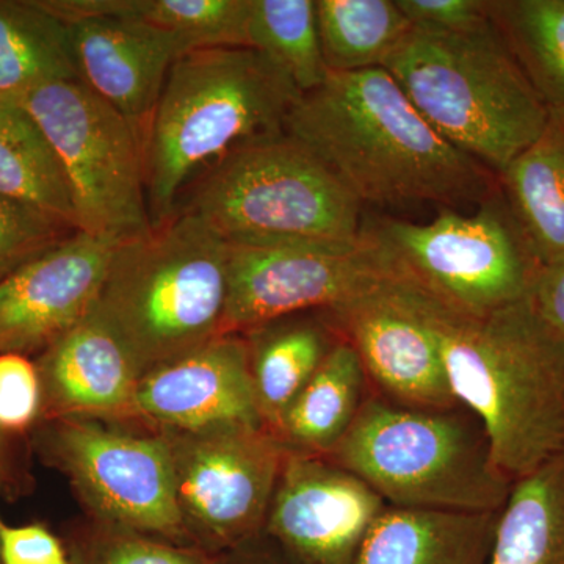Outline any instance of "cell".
<instances>
[{"label":"cell","mask_w":564,"mask_h":564,"mask_svg":"<svg viewBox=\"0 0 564 564\" xmlns=\"http://www.w3.org/2000/svg\"><path fill=\"white\" fill-rule=\"evenodd\" d=\"M284 132L314 151L362 206L455 209L500 188L499 176L434 131L384 68L329 73L300 96Z\"/></svg>","instance_id":"6da1fadb"},{"label":"cell","mask_w":564,"mask_h":564,"mask_svg":"<svg viewBox=\"0 0 564 564\" xmlns=\"http://www.w3.org/2000/svg\"><path fill=\"white\" fill-rule=\"evenodd\" d=\"M404 285L436 336L456 402L480 423L499 473L514 484L564 455V337L532 295L469 315Z\"/></svg>","instance_id":"7a4b0ae2"},{"label":"cell","mask_w":564,"mask_h":564,"mask_svg":"<svg viewBox=\"0 0 564 564\" xmlns=\"http://www.w3.org/2000/svg\"><path fill=\"white\" fill-rule=\"evenodd\" d=\"M299 88L251 47L192 51L173 63L141 129L152 225L245 144L284 132Z\"/></svg>","instance_id":"3957f363"},{"label":"cell","mask_w":564,"mask_h":564,"mask_svg":"<svg viewBox=\"0 0 564 564\" xmlns=\"http://www.w3.org/2000/svg\"><path fill=\"white\" fill-rule=\"evenodd\" d=\"M229 243L187 212L115 245L93 313L141 377L225 334Z\"/></svg>","instance_id":"277c9868"},{"label":"cell","mask_w":564,"mask_h":564,"mask_svg":"<svg viewBox=\"0 0 564 564\" xmlns=\"http://www.w3.org/2000/svg\"><path fill=\"white\" fill-rule=\"evenodd\" d=\"M384 69L434 131L496 176L547 126V110L491 18L464 32L413 28Z\"/></svg>","instance_id":"5b68a950"},{"label":"cell","mask_w":564,"mask_h":564,"mask_svg":"<svg viewBox=\"0 0 564 564\" xmlns=\"http://www.w3.org/2000/svg\"><path fill=\"white\" fill-rule=\"evenodd\" d=\"M367 399L325 456L361 478L389 507L496 513L511 484L497 469L473 415Z\"/></svg>","instance_id":"8992f818"},{"label":"cell","mask_w":564,"mask_h":564,"mask_svg":"<svg viewBox=\"0 0 564 564\" xmlns=\"http://www.w3.org/2000/svg\"><path fill=\"white\" fill-rule=\"evenodd\" d=\"M362 204L288 132L245 144L185 193L176 212L231 245L347 243L362 236Z\"/></svg>","instance_id":"52a82bcc"},{"label":"cell","mask_w":564,"mask_h":564,"mask_svg":"<svg viewBox=\"0 0 564 564\" xmlns=\"http://www.w3.org/2000/svg\"><path fill=\"white\" fill-rule=\"evenodd\" d=\"M362 229L399 280L456 313L484 315L529 299L541 269L502 188L474 214L441 209L429 223L384 217L364 220Z\"/></svg>","instance_id":"ba28073f"},{"label":"cell","mask_w":564,"mask_h":564,"mask_svg":"<svg viewBox=\"0 0 564 564\" xmlns=\"http://www.w3.org/2000/svg\"><path fill=\"white\" fill-rule=\"evenodd\" d=\"M14 101L54 148L79 231L121 242L151 228L139 126L80 80L43 85Z\"/></svg>","instance_id":"9c48e42d"},{"label":"cell","mask_w":564,"mask_h":564,"mask_svg":"<svg viewBox=\"0 0 564 564\" xmlns=\"http://www.w3.org/2000/svg\"><path fill=\"white\" fill-rule=\"evenodd\" d=\"M35 445L61 470L88 519L192 544L177 507L172 452L162 433L95 419L41 422Z\"/></svg>","instance_id":"30bf717a"},{"label":"cell","mask_w":564,"mask_h":564,"mask_svg":"<svg viewBox=\"0 0 564 564\" xmlns=\"http://www.w3.org/2000/svg\"><path fill=\"white\" fill-rule=\"evenodd\" d=\"M162 434L192 543L220 554L256 543L265 530L288 447L263 426Z\"/></svg>","instance_id":"8fae6325"},{"label":"cell","mask_w":564,"mask_h":564,"mask_svg":"<svg viewBox=\"0 0 564 564\" xmlns=\"http://www.w3.org/2000/svg\"><path fill=\"white\" fill-rule=\"evenodd\" d=\"M399 280L364 231L347 243H229L225 334L302 313H329L381 282Z\"/></svg>","instance_id":"7c38bea8"},{"label":"cell","mask_w":564,"mask_h":564,"mask_svg":"<svg viewBox=\"0 0 564 564\" xmlns=\"http://www.w3.org/2000/svg\"><path fill=\"white\" fill-rule=\"evenodd\" d=\"M389 505L325 456L289 451L265 532L288 564H352Z\"/></svg>","instance_id":"4fadbf2b"},{"label":"cell","mask_w":564,"mask_h":564,"mask_svg":"<svg viewBox=\"0 0 564 564\" xmlns=\"http://www.w3.org/2000/svg\"><path fill=\"white\" fill-rule=\"evenodd\" d=\"M328 314L391 402L426 411L459 408L436 336L403 281L381 282Z\"/></svg>","instance_id":"5bb4252c"},{"label":"cell","mask_w":564,"mask_h":564,"mask_svg":"<svg viewBox=\"0 0 564 564\" xmlns=\"http://www.w3.org/2000/svg\"><path fill=\"white\" fill-rule=\"evenodd\" d=\"M131 425L158 433L263 426L242 334H221L144 373Z\"/></svg>","instance_id":"9a60e30c"},{"label":"cell","mask_w":564,"mask_h":564,"mask_svg":"<svg viewBox=\"0 0 564 564\" xmlns=\"http://www.w3.org/2000/svg\"><path fill=\"white\" fill-rule=\"evenodd\" d=\"M115 240L74 232L0 281V352L39 356L95 306Z\"/></svg>","instance_id":"2e32d148"},{"label":"cell","mask_w":564,"mask_h":564,"mask_svg":"<svg viewBox=\"0 0 564 564\" xmlns=\"http://www.w3.org/2000/svg\"><path fill=\"white\" fill-rule=\"evenodd\" d=\"M35 364L43 395L41 422L79 417L131 425L141 375L93 311L41 351Z\"/></svg>","instance_id":"e0dca14e"},{"label":"cell","mask_w":564,"mask_h":564,"mask_svg":"<svg viewBox=\"0 0 564 564\" xmlns=\"http://www.w3.org/2000/svg\"><path fill=\"white\" fill-rule=\"evenodd\" d=\"M68 25L82 84L143 129L173 63L185 54L177 40L121 17H85Z\"/></svg>","instance_id":"ac0fdd59"},{"label":"cell","mask_w":564,"mask_h":564,"mask_svg":"<svg viewBox=\"0 0 564 564\" xmlns=\"http://www.w3.org/2000/svg\"><path fill=\"white\" fill-rule=\"evenodd\" d=\"M499 513L388 507L352 564H488Z\"/></svg>","instance_id":"d6986e66"},{"label":"cell","mask_w":564,"mask_h":564,"mask_svg":"<svg viewBox=\"0 0 564 564\" xmlns=\"http://www.w3.org/2000/svg\"><path fill=\"white\" fill-rule=\"evenodd\" d=\"M242 334L263 426L274 434L343 334L328 313L285 315Z\"/></svg>","instance_id":"ffe728a7"},{"label":"cell","mask_w":564,"mask_h":564,"mask_svg":"<svg viewBox=\"0 0 564 564\" xmlns=\"http://www.w3.org/2000/svg\"><path fill=\"white\" fill-rule=\"evenodd\" d=\"M367 380L358 352L343 337L282 415L274 436L289 451L328 456L358 417Z\"/></svg>","instance_id":"44dd1931"},{"label":"cell","mask_w":564,"mask_h":564,"mask_svg":"<svg viewBox=\"0 0 564 564\" xmlns=\"http://www.w3.org/2000/svg\"><path fill=\"white\" fill-rule=\"evenodd\" d=\"M508 206L541 265L564 259V124L549 117L532 147L499 176Z\"/></svg>","instance_id":"7402d4cb"},{"label":"cell","mask_w":564,"mask_h":564,"mask_svg":"<svg viewBox=\"0 0 564 564\" xmlns=\"http://www.w3.org/2000/svg\"><path fill=\"white\" fill-rule=\"evenodd\" d=\"M488 564H564V455L511 486Z\"/></svg>","instance_id":"603a6c76"},{"label":"cell","mask_w":564,"mask_h":564,"mask_svg":"<svg viewBox=\"0 0 564 564\" xmlns=\"http://www.w3.org/2000/svg\"><path fill=\"white\" fill-rule=\"evenodd\" d=\"M79 80L68 25L40 0H0V98Z\"/></svg>","instance_id":"cb8c5ba5"},{"label":"cell","mask_w":564,"mask_h":564,"mask_svg":"<svg viewBox=\"0 0 564 564\" xmlns=\"http://www.w3.org/2000/svg\"><path fill=\"white\" fill-rule=\"evenodd\" d=\"M0 195L28 204L79 231L68 180L35 118L0 98Z\"/></svg>","instance_id":"d4e9b609"},{"label":"cell","mask_w":564,"mask_h":564,"mask_svg":"<svg viewBox=\"0 0 564 564\" xmlns=\"http://www.w3.org/2000/svg\"><path fill=\"white\" fill-rule=\"evenodd\" d=\"M488 10L549 117L564 124V0H488Z\"/></svg>","instance_id":"484cf974"},{"label":"cell","mask_w":564,"mask_h":564,"mask_svg":"<svg viewBox=\"0 0 564 564\" xmlns=\"http://www.w3.org/2000/svg\"><path fill=\"white\" fill-rule=\"evenodd\" d=\"M329 73L384 68L413 25L397 0H315Z\"/></svg>","instance_id":"4316f807"},{"label":"cell","mask_w":564,"mask_h":564,"mask_svg":"<svg viewBox=\"0 0 564 564\" xmlns=\"http://www.w3.org/2000/svg\"><path fill=\"white\" fill-rule=\"evenodd\" d=\"M251 0H96L98 17L135 20L192 51L248 47Z\"/></svg>","instance_id":"83f0119b"},{"label":"cell","mask_w":564,"mask_h":564,"mask_svg":"<svg viewBox=\"0 0 564 564\" xmlns=\"http://www.w3.org/2000/svg\"><path fill=\"white\" fill-rule=\"evenodd\" d=\"M248 47L265 55L302 95L328 77L315 0H251Z\"/></svg>","instance_id":"f1b7e54d"},{"label":"cell","mask_w":564,"mask_h":564,"mask_svg":"<svg viewBox=\"0 0 564 564\" xmlns=\"http://www.w3.org/2000/svg\"><path fill=\"white\" fill-rule=\"evenodd\" d=\"M70 564H232L231 554L88 519L65 544Z\"/></svg>","instance_id":"f546056e"},{"label":"cell","mask_w":564,"mask_h":564,"mask_svg":"<svg viewBox=\"0 0 564 564\" xmlns=\"http://www.w3.org/2000/svg\"><path fill=\"white\" fill-rule=\"evenodd\" d=\"M74 232L51 215L0 195V281Z\"/></svg>","instance_id":"4dcf8cb0"},{"label":"cell","mask_w":564,"mask_h":564,"mask_svg":"<svg viewBox=\"0 0 564 564\" xmlns=\"http://www.w3.org/2000/svg\"><path fill=\"white\" fill-rule=\"evenodd\" d=\"M43 395L31 356L0 352V432L25 434L40 425Z\"/></svg>","instance_id":"1f68e13d"},{"label":"cell","mask_w":564,"mask_h":564,"mask_svg":"<svg viewBox=\"0 0 564 564\" xmlns=\"http://www.w3.org/2000/svg\"><path fill=\"white\" fill-rule=\"evenodd\" d=\"M414 29L464 32L489 20L488 0H397Z\"/></svg>","instance_id":"d6a6232c"},{"label":"cell","mask_w":564,"mask_h":564,"mask_svg":"<svg viewBox=\"0 0 564 564\" xmlns=\"http://www.w3.org/2000/svg\"><path fill=\"white\" fill-rule=\"evenodd\" d=\"M0 564H70L61 538L43 524L11 527L0 518Z\"/></svg>","instance_id":"836d02e7"},{"label":"cell","mask_w":564,"mask_h":564,"mask_svg":"<svg viewBox=\"0 0 564 564\" xmlns=\"http://www.w3.org/2000/svg\"><path fill=\"white\" fill-rule=\"evenodd\" d=\"M532 299L541 314L564 337V259L541 265Z\"/></svg>","instance_id":"e575fe53"},{"label":"cell","mask_w":564,"mask_h":564,"mask_svg":"<svg viewBox=\"0 0 564 564\" xmlns=\"http://www.w3.org/2000/svg\"><path fill=\"white\" fill-rule=\"evenodd\" d=\"M232 564H288L272 552L263 551L258 544L252 543L240 551L234 552Z\"/></svg>","instance_id":"d590c367"},{"label":"cell","mask_w":564,"mask_h":564,"mask_svg":"<svg viewBox=\"0 0 564 564\" xmlns=\"http://www.w3.org/2000/svg\"><path fill=\"white\" fill-rule=\"evenodd\" d=\"M7 440H9V436L0 432V492H2L3 488L9 484L10 478L9 447H7Z\"/></svg>","instance_id":"8d00e7d4"}]
</instances>
